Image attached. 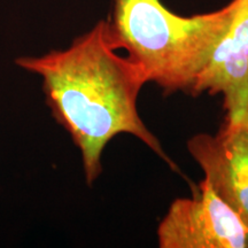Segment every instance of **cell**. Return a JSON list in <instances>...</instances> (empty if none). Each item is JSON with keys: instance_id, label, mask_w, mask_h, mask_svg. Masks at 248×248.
Masks as SVG:
<instances>
[{"instance_id": "obj_1", "label": "cell", "mask_w": 248, "mask_h": 248, "mask_svg": "<svg viewBox=\"0 0 248 248\" xmlns=\"http://www.w3.org/2000/svg\"><path fill=\"white\" fill-rule=\"evenodd\" d=\"M15 63L40 76L52 116L80 152L89 186L101 175L106 145L122 133L138 138L177 169L139 115L138 97L147 77L128 57L117 54L107 21H99L68 48L17 58Z\"/></svg>"}, {"instance_id": "obj_2", "label": "cell", "mask_w": 248, "mask_h": 248, "mask_svg": "<svg viewBox=\"0 0 248 248\" xmlns=\"http://www.w3.org/2000/svg\"><path fill=\"white\" fill-rule=\"evenodd\" d=\"M235 7L237 0H232L218 11L182 16L161 0H114L108 33L114 48L125 49L148 82L166 94L192 95L229 29Z\"/></svg>"}, {"instance_id": "obj_3", "label": "cell", "mask_w": 248, "mask_h": 248, "mask_svg": "<svg viewBox=\"0 0 248 248\" xmlns=\"http://www.w3.org/2000/svg\"><path fill=\"white\" fill-rule=\"evenodd\" d=\"M156 234L160 248H248L245 222L204 179L172 201Z\"/></svg>"}, {"instance_id": "obj_4", "label": "cell", "mask_w": 248, "mask_h": 248, "mask_svg": "<svg viewBox=\"0 0 248 248\" xmlns=\"http://www.w3.org/2000/svg\"><path fill=\"white\" fill-rule=\"evenodd\" d=\"M187 151L203 171L204 181L248 228V117L225 120L214 135H194L188 139Z\"/></svg>"}, {"instance_id": "obj_5", "label": "cell", "mask_w": 248, "mask_h": 248, "mask_svg": "<svg viewBox=\"0 0 248 248\" xmlns=\"http://www.w3.org/2000/svg\"><path fill=\"white\" fill-rule=\"evenodd\" d=\"M221 95L225 120L248 117V0H237L233 17L192 95Z\"/></svg>"}]
</instances>
